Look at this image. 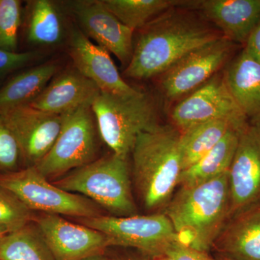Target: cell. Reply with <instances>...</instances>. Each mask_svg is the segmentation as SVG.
Wrapping results in <instances>:
<instances>
[{"label": "cell", "instance_id": "6da1fadb", "mask_svg": "<svg viewBox=\"0 0 260 260\" xmlns=\"http://www.w3.org/2000/svg\"><path fill=\"white\" fill-rule=\"evenodd\" d=\"M179 8L140 29L124 71L126 76L145 80L164 74L189 53L223 37L217 29Z\"/></svg>", "mask_w": 260, "mask_h": 260}, {"label": "cell", "instance_id": "7a4b0ae2", "mask_svg": "<svg viewBox=\"0 0 260 260\" xmlns=\"http://www.w3.org/2000/svg\"><path fill=\"white\" fill-rule=\"evenodd\" d=\"M162 213L179 243L208 253L231 218L229 172L199 185L180 187Z\"/></svg>", "mask_w": 260, "mask_h": 260}, {"label": "cell", "instance_id": "3957f363", "mask_svg": "<svg viewBox=\"0 0 260 260\" xmlns=\"http://www.w3.org/2000/svg\"><path fill=\"white\" fill-rule=\"evenodd\" d=\"M180 132L160 126L140 133L132 150V177L145 209L159 213L172 199L183 171Z\"/></svg>", "mask_w": 260, "mask_h": 260}, {"label": "cell", "instance_id": "277c9868", "mask_svg": "<svg viewBox=\"0 0 260 260\" xmlns=\"http://www.w3.org/2000/svg\"><path fill=\"white\" fill-rule=\"evenodd\" d=\"M131 177L128 158L113 153L72 171L54 184L88 198L112 216L128 217L138 215Z\"/></svg>", "mask_w": 260, "mask_h": 260}, {"label": "cell", "instance_id": "5b68a950", "mask_svg": "<svg viewBox=\"0 0 260 260\" xmlns=\"http://www.w3.org/2000/svg\"><path fill=\"white\" fill-rule=\"evenodd\" d=\"M91 109L101 138L119 156L128 158L138 135L159 126L155 105L142 91L132 95L100 92Z\"/></svg>", "mask_w": 260, "mask_h": 260}, {"label": "cell", "instance_id": "8992f818", "mask_svg": "<svg viewBox=\"0 0 260 260\" xmlns=\"http://www.w3.org/2000/svg\"><path fill=\"white\" fill-rule=\"evenodd\" d=\"M80 223L104 234L109 247L133 248L150 259L165 256L167 249L179 242L172 222L162 212L128 217L102 215L80 218Z\"/></svg>", "mask_w": 260, "mask_h": 260}, {"label": "cell", "instance_id": "52a82bcc", "mask_svg": "<svg viewBox=\"0 0 260 260\" xmlns=\"http://www.w3.org/2000/svg\"><path fill=\"white\" fill-rule=\"evenodd\" d=\"M0 186L13 193L32 212L78 218L102 215L100 207L93 201L58 187L34 167L0 174Z\"/></svg>", "mask_w": 260, "mask_h": 260}, {"label": "cell", "instance_id": "ba28073f", "mask_svg": "<svg viewBox=\"0 0 260 260\" xmlns=\"http://www.w3.org/2000/svg\"><path fill=\"white\" fill-rule=\"evenodd\" d=\"M99 129L91 105L65 114L55 143L36 169L48 180L59 178L95 160Z\"/></svg>", "mask_w": 260, "mask_h": 260}, {"label": "cell", "instance_id": "9c48e42d", "mask_svg": "<svg viewBox=\"0 0 260 260\" xmlns=\"http://www.w3.org/2000/svg\"><path fill=\"white\" fill-rule=\"evenodd\" d=\"M179 132L212 120H227L240 127L249 124L228 88L223 75H215L177 104L172 112Z\"/></svg>", "mask_w": 260, "mask_h": 260}, {"label": "cell", "instance_id": "30bf717a", "mask_svg": "<svg viewBox=\"0 0 260 260\" xmlns=\"http://www.w3.org/2000/svg\"><path fill=\"white\" fill-rule=\"evenodd\" d=\"M20 147L25 167L37 166L52 148L60 133L65 114L43 112L30 105L0 113Z\"/></svg>", "mask_w": 260, "mask_h": 260}, {"label": "cell", "instance_id": "8fae6325", "mask_svg": "<svg viewBox=\"0 0 260 260\" xmlns=\"http://www.w3.org/2000/svg\"><path fill=\"white\" fill-rule=\"evenodd\" d=\"M234 48V43L222 37L189 53L162 74L164 95L175 100L199 88L225 64Z\"/></svg>", "mask_w": 260, "mask_h": 260}, {"label": "cell", "instance_id": "7c38bea8", "mask_svg": "<svg viewBox=\"0 0 260 260\" xmlns=\"http://www.w3.org/2000/svg\"><path fill=\"white\" fill-rule=\"evenodd\" d=\"M231 218L260 203V123L242 129L229 171Z\"/></svg>", "mask_w": 260, "mask_h": 260}, {"label": "cell", "instance_id": "4fadbf2b", "mask_svg": "<svg viewBox=\"0 0 260 260\" xmlns=\"http://www.w3.org/2000/svg\"><path fill=\"white\" fill-rule=\"evenodd\" d=\"M55 260H80L104 254L109 247L102 232L83 224L72 223L54 214L42 213L34 220Z\"/></svg>", "mask_w": 260, "mask_h": 260}, {"label": "cell", "instance_id": "5bb4252c", "mask_svg": "<svg viewBox=\"0 0 260 260\" xmlns=\"http://www.w3.org/2000/svg\"><path fill=\"white\" fill-rule=\"evenodd\" d=\"M69 5L87 37L115 55L123 64H129L134 49V30L118 20L102 0H79L70 2Z\"/></svg>", "mask_w": 260, "mask_h": 260}, {"label": "cell", "instance_id": "9a60e30c", "mask_svg": "<svg viewBox=\"0 0 260 260\" xmlns=\"http://www.w3.org/2000/svg\"><path fill=\"white\" fill-rule=\"evenodd\" d=\"M69 54L75 69L91 80L101 92L132 95L140 91L122 79L110 53L93 44L83 30L75 28L72 31Z\"/></svg>", "mask_w": 260, "mask_h": 260}, {"label": "cell", "instance_id": "2e32d148", "mask_svg": "<svg viewBox=\"0 0 260 260\" xmlns=\"http://www.w3.org/2000/svg\"><path fill=\"white\" fill-rule=\"evenodd\" d=\"M100 90L75 69L55 75L28 105L54 114H66L83 106L91 105Z\"/></svg>", "mask_w": 260, "mask_h": 260}, {"label": "cell", "instance_id": "e0dca14e", "mask_svg": "<svg viewBox=\"0 0 260 260\" xmlns=\"http://www.w3.org/2000/svg\"><path fill=\"white\" fill-rule=\"evenodd\" d=\"M205 18L221 31L225 39L245 45L260 21V0L197 1Z\"/></svg>", "mask_w": 260, "mask_h": 260}, {"label": "cell", "instance_id": "ac0fdd59", "mask_svg": "<svg viewBox=\"0 0 260 260\" xmlns=\"http://www.w3.org/2000/svg\"><path fill=\"white\" fill-rule=\"evenodd\" d=\"M212 249L220 258L260 260V203L229 219Z\"/></svg>", "mask_w": 260, "mask_h": 260}, {"label": "cell", "instance_id": "d6986e66", "mask_svg": "<svg viewBox=\"0 0 260 260\" xmlns=\"http://www.w3.org/2000/svg\"><path fill=\"white\" fill-rule=\"evenodd\" d=\"M229 91L251 123H260V64L244 49L223 74Z\"/></svg>", "mask_w": 260, "mask_h": 260}, {"label": "cell", "instance_id": "ffe728a7", "mask_svg": "<svg viewBox=\"0 0 260 260\" xmlns=\"http://www.w3.org/2000/svg\"><path fill=\"white\" fill-rule=\"evenodd\" d=\"M243 129L232 128L229 130L209 153L199 161L183 170L178 186L191 187L199 185L229 172Z\"/></svg>", "mask_w": 260, "mask_h": 260}, {"label": "cell", "instance_id": "44dd1931", "mask_svg": "<svg viewBox=\"0 0 260 260\" xmlns=\"http://www.w3.org/2000/svg\"><path fill=\"white\" fill-rule=\"evenodd\" d=\"M57 65L47 62L15 75L0 87V113L28 105L56 74Z\"/></svg>", "mask_w": 260, "mask_h": 260}, {"label": "cell", "instance_id": "7402d4cb", "mask_svg": "<svg viewBox=\"0 0 260 260\" xmlns=\"http://www.w3.org/2000/svg\"><path fill=\"white\" fill-rule=\"evenodd\" d=\"M244 127L235 125L229 121L219 119L199 123L180 132L179 149L183 170L199 161L209 153L229 130Z\"/></svg>", "mask_w": 260, "mask_h": 260}, {"label": "cell", "instance_id": "603a6c76", "mask_svg": "<svg viewBox=\"0 0 260 260\" xmlns=\"http://www.w3.org/2000/svg\"><path fill=\"white\" fill-rule=\"evenodd\" d=\"M27 39L34 45L51 47L64 37V23L57 5L50 0L29 3Z\"/></svg>", "mask_w": 260, "mask_h": 260}, {"label": "cell", "instance_id": "cb8c5ba5", "mask_svg": "<svg viewBox=\"0 0 260 260\" xmlns=\"http://www.w3.org/2000/svg\"><path fill=\"white\" fill-rule=\"evenodd\" d=\"M121 23L135 30L141 29L159 15L179 8H189L194 2L179 0H102Z\"/></svg>", "mask_w": 260, "mask_h": 260}, {"label": "cell", "instance_id": "d4e9b609", "mask_svg": "<svg viewBox=\"0 0 260 260\" xmlns=\"http://www.w3.org/2000/svg\"><path fill=\"white\" fill-rule=\"evenodd\" d=\"M0 260H55L36 224L28 223L0 240Z\"/></svg>", "mask_w": 260, "mask_h": 260}, {"label": "cell", "instance_id": "484cf974", "mask_svg": "<svg viewBox=\"0 0 260 260\" xmlns=\"http://www.w3.org/2000/svg\"><path fill=\"white\" fill-rule=\"evenodd\" d=\"M32 212L13 193L0 186V229L6 234L16 232L34 220Z\"/></svg>", "mask_w": 260, "mask_h": 260}, {"label": "cell", "instance_id": "4316f807", "mask_svg": "<svg viewBox=\"0 0 260 260\" xmlns=\"http://www.w3.org/2000/svg\"><path fill=\"white\" fill-rule=\"evenodd\" d=\"M21 23V2L0 0V49L17 51Z\"/></svg>", "mask_w": 260, "mask_h": 260}, {"label": "cell", "instance_id": "83f0119b", "mask_svg": "<svg viewBox=\"0 0 260 260\" xmlns=\"http://www.w3.org/2000/svg\"><path fill=\"white\" fill-rule=\"evenodd\" d=\"M22 164L23 159L18 141L0 115V174L18 171Z\"/></svg>", "mask_w": 260, "mask_h": 260}, {"label": "cell", "instance_id": "f1b7e54d", "mask_svg": "<svg viewBox=\"0 0 260 260\" xmlns=\"http://www.w3.org/2000/svg\"><path fill=\"white\" fill-rule=\"evenodd\" d=\"M34 52H18L0 49V76L15 71L29 64L36 57Z\"/></svg>", "mask_w": 260, "mask_h": 260}, {"label": "cell", "instance_id": "f546056e", "mask_svg": "<svg viewBox=\"0 0 260 260\" xmlns=\"http://www.w3.org/2000/svg\"><path fill=\"white\" fill-rule=\"evenodd\" d=\"M207 254L177 242L167 249L165 256L172 260H205Z\"/></svg>", "mask_w": 260, "mask_h": 260}, {"label": "cell", "instance_id": "4dcf8cb0", "mask_svg": "<svg viewBox=\"0 0 260 260\" xmlns=\"http://www.w3.org/2000/svg\"><path fill=\"white\" fill-rule=\"evenodd\" d=\"M244 49L260 64V21L251 32Z\"/></svg>", "mask_w": 260, "mask_h": 260}, {"label": "cell", "instance_id": "1f68e13d", "mask_svg": "<svg viewBox=\"0 0 260 260\" xmlns=\"http://www.w3.org/2000/svg\"><path fill=\"white\" fill-rule=\"evenodd\" d=\"M80 260H110L104 254H96V255L88 256V257L84 258Z\"/></svg>", "mask_w": 260, "mask_h": 260}, {"label": "cell", "instance_id": "d6a6232c", "mask_svg": "<svg viewBox=\"0 0 260 260\" xmlns=\"http://www.w3.org/2000/svg\"><path fill=\"white\" fill-rule=\"evenodd\" d=\"M118 260H150L146 256L142 255L141 256H127V257H123Z\"/></svg>", "mask_w": 260, "mask_h": 260}, {"label": "cell", "instance_id": "836d02e7", "mask_svg": "<svg viewBox=\"0 0 260 260\" xmlns=\"http://www.w3.org/2000/svg\"><path fill=\"white\" fill-rule=\"evenodd\" d=\"M205 260H231L225 259V258H218V259H215V258L212 257L210 256L209 254H207L206 256H205Z\"/></svg>", "mask_w": 260, "mask_h": 260}, {"label": "cell", "instance_id": "e575fe53", "mask_svg": "<svg viewBox=\"0 0 260 260\" xmlns=\"http://www.w3.org/2000/svg\"><path fill=\"white\" fill-rule=\"evenodd\" d=\"M150 260H172V259H170V258H169V257H168L167 256H159V257L154 258V259H152Z\"/></svg>", "mask_w": 260, "mask_h": 260}, {"label": "cell", "instance_id": "d590c367", "mask_svg": "<svg viewBox=\"0 0 260 260\" xmlns=\"http://www.w3.org/2000/svg\"><path fill=\"white\" fill-rule=\"evenodd\" d=\"M5 235H6V234H5V233L3 232L1 229H0V240H1V239H3V238L4 237Z\"/></svg>", "mask_w": 260, "mask_h": 260}, {"label": "cell", "instance_id": "8d00e7d4", "mask_svg": "<svg viewBox=\"0 0 260 260\" xmlns=\"http://www.w3.org/2000/svg\"><path fill=\"white\" fill-rule=\"evenodd\" d=\"M3 78H4V77L0 76V83H1L2 81H3Z\"/></svg>", "mask_w": 260, "mask_h": 260}]
</instances>
